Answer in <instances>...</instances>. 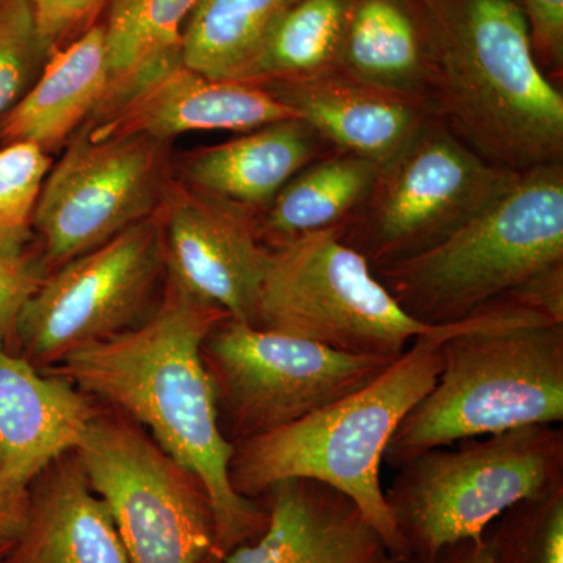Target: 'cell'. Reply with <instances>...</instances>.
Instances as JSON below:
<instances>
[{"label": "cell", "mask_w": 563, "mask_h": 563, "mask_svg": "<svg viewBox=\"0 0 563 563\" xmlns=\"http://www.w3.org/2000/svg\"><path fill=\"white\" fill-rule=\"evenodd\" d=\"M563 263V163L539 166L432 250L373 268L395 301L439 328Z\"/></svg>", "instance_id": "5b68a950"}, {"label": "cell", "mask_w": 563, "mask_h": 563, "mask_svg": "<svg viewBox=\"0 0 563 563\" xmlns=\"http://www.w3.org/2000/svg\"><path fill=\"white\" fill-rule=\"evenodd\" d=\"M528 22L533 57L548 79L563 77V0H518Z\"/></svg>", "instance_id": "f546056e"}, {"label": "cell", "mask_w": 563, "mask_h": 563, "mask_svg": "<svg viewBox=\"0 0 563 563\" xmlns=\"http://www.w3.org/2000/svg\"><path fill=\"white\" fill-rule=\"evenodd\" d=\"M107 0H31L33 20L47 54L60 49L70 35L87 31Z\"/></svg>", "instance_id": "4dcf8cb0"}, {"label": "cell", "mask_w": 563, "mask_h": 563, "mask_svg": "<svg viewBox=\"0 0 563 563\" xmlns=\"http://www.w3.org/2000/svg\"><path fill=\"white\" fill-rule=\"evenodd\" d=\"M317 131L333 151L391 161L431 118L432 102L354 79L340 69L258 85Z\"/></svg>", "instance_id": "2e32d148"}, {"label": "cell", "mask_w": 563, "mask_h": 563, "mask_svg": "<svg viewBox=\"0 0 563 563\" xmlns=\"http://www.w3.org/2000/svg\"><path fill=\"white\" fill-rule=\"evenodd\" d=\"M47 57L31 0H0V118L32 87Z\"/></svg>", "instance_id": "4316f807"}, {"label": "cell", "mask_w": 563, "mask_h": 563, "mask_svg": "<svg viewBox=\"0 0 563 563\" xmlns=\"http://www.w3.org/2000/svg\"><path fill=\"white\" fill-rule=\"evenodd\" d=\"M396 563H492V554L487 540L483 537L479 540L466 539L448 544L431 558L410 555Z\"/></svg>", "instance_id": "1f68e13d"}, {"label": "cell", "mask_w": 563, "mask_h": 563, "mask_svg": "<svg viewBox=\"0 0 563 563\" xmlns=\"http://www.w3.org/2000/svg\"><path fill=\"white\" fill-rule=\"evenodd\" d=\"M74 451L109 506L129 563H210L206 487L141 426L102 406Z\"/></svg>", "instance_id": "8fae6325"}, {"label": "cell", "mask_w": 563, "mask_h": 563, "mask_svg": "<svg viewBox=\"0 0 563 563\" xmlns=\"http://www.w3.org/2000/svg\"><path fill=\"white\" fill-rule=\"evenodd\" d=\"M268 525L222 563H396L383 537L352 499L313 479L269 488Z\"/></svg>", "instance_id": "e0dca14e"}, {"label": "cell", "mask_w": 563, "mask_h": 563, "mask_svg": "<svg viewBox=\"0 0 563 563\" xmlns=\"http://www.w3.org/2000/svg\"><path fill=\"white\" fill-rule=\"evenodd\" d=\"M252 325L343 354L390 361L417 336L440 328L404 312L336 229L269 250Z\"/></svg>", "instance_id": "52a82bcc"}, {"label": "cell", "mask_w": 563, "mask_h": 563, "mask_svg": "<svg viewBox=\"0 0 563 563\" xmlns=\"http://www.w3.org/2000/svg\"><path fill=\"white\" fill-rule=\"evenodd\" d=\"M521 173L496 168L433 117L384 163L340 240L369 266L406 261L444 242L501 199Z\"/></svg>", "instance_id": "ba28073f"}, {"label": "cell", "mask_w": 563, "mask_h": 563, "mask_svg": "<svg viewBox=\"0 0 563 563\" xmlns=\"http://www.w3.org/2000/svg\"><path fill=\"white\" fill-rule=\"evenodd\" d=\"M201 357L218 426L232 444L302 420L395 362L343 354L231 317L207 333Z\"/></svg>", "instance_id": "9c48e42d"}, {"label": "cell", "mask_w": 563, "mask_h": 563, "mask_svg": "<svg viewBox=\"0 0 563 563\" xmlns=\"http://www.w3.org/2000/svg\"><path fill=\"white\" fill-rule=\"evenodd\" d=\"M296 118L258 85L213 80L181 62L180 44L110 81L81 125L91 139L144 135L173 141L196 131L250 132Z\"/></svg>", "instance_id": "4fadbf2b"}, {"label": "cell", "mask_w": 563, "mask_h": 563, "mask_svg": "<svg viewBox=\"0 0 563 563\" xmlns=\"http://www.w3.org/2000/svg\"><path fill=\"white\" fill-rule=\"evenodd\" d=\"M46 277L41 257L31 252L21 258H0V335L11 354L16 343V322L24 303Z\"/></svg>", "instance_id": "f1b7e54d"}, {"label": "cell", "mask_w": 563, "mask_h": 563, "mask_svg": "<svg viewBox=\"0 0 563 563\" xmlns=\"http://www.w3.org/2000/svg\"><path fill=\"white\" fill-rule=\"evenodd\" d=\"M432 448L399 466L385 493L404 559L483 539L509 507L563 485V428L532 424Z\"/></svg>", "instance_id": "8992f818"}, {"label": "cell", "mask_w": 563, "mask_h": 563, "mask_svg": "<svg viewBox=\"0 0 563 563\" xmlns=\"http://www.w3.org/2000/svg\"><path fill=\"white\" fill-rule=\"evenodd\" d=\"M339 69L363 84L431 101L433 38L424 2L351 0Z\"/></svg>", "instance_id": "44dd1931"}, {"label": "cell", "mask_w": 563, "mask_h": 563, "mask_svg": "<svg viewBox=\"0 0 563 563\" xmlns=\"http://www.w3.org/2000/svg\"><path fill=\"white\" fill-rule=\"evenodd\" d=\"M435 117L496 168L563 163V95L533 57L518 0H422Z\"/></svg>", "instance_id": "3957f363"}, {"label": "cell", "mask_w": 563, "mask_h": 563, "mask_svg": "<svg viewBox=\"0 0 563 563\" xmlns=\"http://www.w3.org/2000/svg\"><path fill=\"white\" fill-rule=\"evenodd\" d=\"M0 563H129L109 506L76 451L36 477L24 528Z\"/></svg>", "instance_id": "ac0fdd59"}, {"label": "cell", "mask_w": 563, "mask_h": 563, "mask_svg": "<svg viewBox=\"0 0 563 563\" xmlns=\"http://www.w3.org/2000/svg\"><path fill=\"white\" fill-rule=\"evenodd\" d=\"M485 536L492 563H563V485L521 499Z\"/></svg>", "instance_id": "484cf974"}, {"label": "cell", "mask_w": 563, "mask_h": 563, "mask_svg": "<svg viewBox=\"0 0 563 563\" xmlns=\"http://www.w3.org/2000/svg\"><path fill=\"white\" fill-rule=\"evenodd\" d=\"M292 0H199L180 35L181 62L213 80H236Z\"/></svg>", "instance_id": "cb8c5ba5"}, {"label": "cell", "mask_w": 563, "mask_h": 563, "mask_svg": "<svg viewBox=\"0 0 563 563\" xmlns=\"http://www.w3.org/2000/svg\"><path fill=\"white\" fill-rule=\"evenodd\" d=\"M380 166L368 158L331 151L310 163L255 214L268 250L324 231H340L361 210Z\"/></svg>", "instance_id": "7402d4cb"}, {"label": "cell", "mask_w": 563, "mask_h": 563, "mask_svg": "<svg viewBox=\"0 0 563 563\" xmlns=\"http://www.w3.org/2000/svg\"><path fill=\"white\" fill-rule=\"evenodd\" d=\"M333 151L299 118L181 155L177 179L240 209H265L301 169Z\"/></svg>", "instance_id": "d6986e66"}, {"label": "cell", "mask_w": 563, "mask_h": 563, "mask_svg": "<svg viewBox=\"0 0 563 563\" xmlns=\"http://www.w3.org/2000/svg\"><path fill=\"white\" fill-rule=\"evenodd\" d=\"M351 0H292L235 81L262 85L339 69Z\"/></svg>", "instance_id": "603a6c76"}, {"label": "cell", "mask_w": 563, "mask_h": 563, "mask_svg": "<svg viewBox=\"0 0 563 563\" xmlns=\"http://www.w3.org/2000/svg\"><path fill=\"white\" fill-rule=\"evenodd\" d=\"M158 217L166 279L252 324L269 257L254 211L218 201L173 176Z\"/></svg>", "instance_id": "5bb4252c"}, {"label": "cell", "mask_w": 563, "mask_h": 563, "mask_svg": "<svg viewBox=\"0 0 563 563\" xmlns=\"http://www.w3.org/2000/svg\"><path fill=\"white\" fill-rule=\"evenodd\" d=\"M158 210L47 274L22 307L14 355L44 373L74 352L132 331L165 287Z\"/></svg>", "instance_id": "30bf717a"}, {"label": "cell", "mask_w": 563, "mask_h": 563, "mask_svg": "<svg viewBox=\"0 0 563 563\" xmlns=\"http://www.w3.org/2000/svg\"><path fill=\"white\" fill-rule=\"evenodd\" d=\"M229 318L172 280L154 312L132 331L74 352L44 373L57 374L96 402L141 426L174 461L195 474L214 520L210 563L257 539L268 510L233 492V444L218 426L213 391L201 357L207 333Z\"/></svg>", "instance_id": "6da1fadb"}, {"label": "cell", "mask_w": 563, "mask_h": 563, "mask_svg": "<svg viewBox=\"0 0 563 563\" xmlns=\"http://www.w3.org/2000/svg\"><path fill=\"white\" fill-rule=\"evenodd\" d=\"M9 548H10V544H9V547H0V561H2V558H3V555H5L7 550H9Z\"/></svg>", "instance_id": "836d02e7"}, {"label": "cell", "mask_w": 563, "mask_h": 563, "mask_svg": "<svg viewBox=\"0 0 563 563\" xmlns=\"http://www.w3.org/2000/svg\"><path fill=\"white\" fill-rule=\"evenodd\" d=\"M31 233H24L11 228L0 214V258H21L29 254Z\"/></svg>", "instance_id": "d6a6232c"}, {"label": "cell", "mask_w": 563, "mask_h": 563, "mask_svg": "<svg viewBox=\"0 0 563 563\" xmlns=\"http://www.w3.org/2000/svg\"><path fill=\"white\" fill-rule=\"evenodd\" d=\"M110 85L106 27L95 24L52 52L20 101L0 118V146L33 141L60 150L98 109Z\"/></svg>", "instance_id": "ffe728a7"}, {"label": "cell", "mask_w": 563, "mask_h": 563, "mask_svg": "<svg viewBox=\"0 0 563 563\" xmlns=\"http://www.w3.org/2000/svg\"><path fill=\"white\" fill-rule=\"evenodd\" d=\"M101 407L65 377L11 354L0 335V547L24 528L36 477L76 450Z\"/></svg>", "instance_id": "9a60e30c"}, {"label": "cell", "mask_w": 563, "mask_h": 563, "mask_svg": "<svg viewBox=\"0 0 563 563\" xmlns=\"http://www.w3.org/2000/svg\"><path fill=\"white\" fill-rule=\"evenodd\" d=\"M442 369L384 453L398 470L432 448L563 421V321L528 288L444 325Z\"/></svg>", "instance_id": "7a4b0ae2"}, {"label": "cell", "mask_w": 563, "mask_h": 563, "mask_svg": "<svg viewBox=\"0 0 563 563\" xmlns=\"http://www.w3.org/2000/svg\"><path fill=\"white\" fill-rule=\"evenodd\" d=\"M444 325L417 336L368 385L276 431L233 444V492L258 501L287 479H313L342 492L398 561L401 537L380 485V466L404 417L431 391L442 369Z\"/></svg>", "instance_id": "277c9868"}, {"label": "cell", "mask_w": 563, "mask_h": 563, "mask_svg": "<svg viewBox=\"0 0 563 563\" xmlns=\"http://www.w3.org/2000/svg\"><path fill=\"white\" fill-rule=\"evenodd\" d=\"M173 176L172 141L96 140L80 128L52 165L33 214L46 276L152 217Z\"/></svg>", "instance_id": "7c38bea8"}, {"label": "cell", "mask_w": 563, "mask_h": 563, "mask_svg": "<svg viewBox=\"0 0 563 563\" xmlns=\"http://www.w3.org/2000/svg\"><path fill=\"white\" fill-rule=\"evenodd\" d=\"M199 0H110L106 27L110 81L179 46Z\"/></svg>", "instance_id": "d4e9b609"}, {"label": "cell", "mask_w": 563, "mask_h": 563, "mask_svg": "<svg viewBox=\"0 0 563 563\" xmlns=\"http://www.w3.org/2000/svg\"><path fill=\"white\" fill-rule=\"evenodd\" d=\"M51 169V154L33 141L0 146V214L11 228L33 235V214Z\"/></svg>", "instance_id": "83f0119b"}]
</instances>
